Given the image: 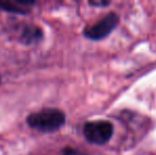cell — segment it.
Masks as SVG:
<instances>
[{
    "mask_svg": "<svg viewBox=\"0 0 156 155\" xmlns=\"http://www.w3.org/2000/svg\"><path fill=\"white\" fill-rule=\"evenodd\" d=\"M41 36H43L41 30L38 27L29 26V27H26L25 30L21 32L20 39L25 44H32L38 41L41 38Z\"/></svg>",
    "mask_w": 156,
    "mask_h": 155,
    "instance_id": "cell-5",
    "label": "cell"
},
{
    "mask_svg": "<svg viewBox=\"0 0 156 155\" xmlns=\"http://www.w3.org/2000/svg\"><path fill=\"white\" fill-rule=\"evenodd\" d=\"M63 155H81V154L79 153L78 151H74V150H71V149H67L64 151Z\"/></svg>",
    "mask_w": 156,
    "mask_h": 155,
    "instance_id": "cell-7",
    "label": "cell"
},
{
    "mask_svg": "<svg viewBox=\"0 0 156 155\" xmlns=\"http://www.w3.org/2000/svg\"><path fill=\"white\" fill-rule=\"evenodd\" d=\"M0 81H1V78H0Z\"/></svg>",
    "mask_w": 156,
    "mask_h": 155,
    "instance_id": "cell-8",
    "label": "cell"
},
{
    "mask_svg": "<svg viewBox=\"0 0 156 155\" xmlns=\"http://www.w3.org/2000/svg\"><path fill=\"white\" fill-rule=\"evenodd\" d=\"M114 133V128L111 122L103 121H91L85 124L84 135L85 138L94 145H104L112 138Z\"/></svg>",
    "mask_w": 156,
    "mask_h": 155,
    "instance_id": "cell-2",
    "label": "cell"
},
{
    "mask_svg": "<svg viewBox=\"0 0 156 155\" xmlns=\"http://www.w3.org/2000/svg\"><path fill=\"white\" fill-rule=\"evenodd\" d=\"M89 4L90 5H94V6H105V5H108L109 4V2H106V1H94V2H93V1H90L89 2Z\"/></svg>",
    "mask_w": 156,
    "mask_h": 155,
    "instance_id": "cell-6",
    "label": "cell"
},
{
    "mask_svg": "<svg viewBox=\"0 0 156 155\" xmlns=\"http://www.w3.org/2000/svg\"><path fill=\"white\" fill-rule=\"evenodd\" d=\"M118 23H119L118 15L115 13H109L94 25L87 27L84 30V35L94 41L102 39L111 34V32L117 27Z\"/></svg>",
    "mask_w": 156,
    "mask_h": 155,
    "instance_id": "cell-3",
    "label": "cell"
},
{
    "mask_svg": "<svg viewBox=\"0 0 156 155\" xmlns=\"http://www.w3.org/2000/svg\"><path fill=\"white\" fill-rule=\"evenodd\" d=\"M65 114L55 108H46L39 112L32 113L27 118L30 128L44 133L58 131L65 123Z\"/></svg>",
    "mask_w": 156,
    "mask_h": 155,
    "instance_id": "cell-1",
    "label": "cell"
},
{
    "mask_svg": "<svg viewBox=\"0 0 156 155\" xmlns=\"http://www.w3.org/2000/svg\"><path fill=\"white\" fill-rule=\"evenodd\" d=\"M34 3L33 1H0V9L13 13H27L29 12L30 5Z\"/></svg>",
    "mask_w": 156,
    "mask_h": 155,
    "instance_id": "cell-4",
    "label": "cell"
}]
</instances>
